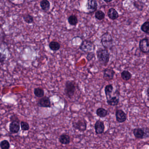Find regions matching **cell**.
I'll list each match as a JSON object with an SVG mask.
<instances>
[{
	"label": "cell",
	"mask_w": 149,
	"mask_h": 149,
	"mask_svg": "<svg viewBox=\"0 0 149 149\" xmlns=\"http://www.w3.org/2000/svg\"><path fill=\"white\" fill-rule=\"evenodd\" d=\"M96 55L99 64L103 66H106L110 58L108 50L105 49L99 48L97 50Z\"/></svg>",
	"instance_id": "obj_1"
},
{
	"label": "cell",
	"mask_w": 149,
	"mask_h": 149,
	"mask_svg": "<svg viewBox=\"0 0 149 149\" xmlns=\"http://www.w3.org/2000/svg\"><path fill=\"white\" fill-rule=\"evenodd\" d=\"M78 87L75 81H67L65 83L64 93L66 96L70 99H72L75 94Z\"/></svg>",
	"instance_id": "obj_2"
},
{
	"label": "cell",
	"mask_w": 149,
	"mask_h": 149,
	"mask_svg": "<svg viewBox=\"0 0 149 149\" xmlns=\"http://www.w3.org/2000/svg\"><path fill=\"white\" fill-rule=\"evenodd\" d=\"M113 39L108 32L104 33L101 37V43L105 49L108 50L112 49L114 47Z\"/></svg>",
	"instance_id": "obj_3"
},
{
	"label": "cell",
	"mask_w": 149,
	"mask_h": 149,
	"mask_svg": "<svg viewBox=\"0 0 149 149\" xmlns=\"http://www.w3.org/2000/svg\"><path fill=\"white\" fill-rule=\"evenodd\" d=\"M133 134L135 138L143 139L149 137V128H136L133 130Z\"/></svg>",
	"instance_id": "obj_4"
},
{
	"label": "cell",
	"mask_w": 149,
	"mask_h": 149,
	"mask_svg": "<svg viewBox=\"0 0 149 149\" xmlns=\"http://www.w3.org/2000/svg\"><path fill=\"white\" fill-rule=\"evenodd\" d=\"M94 43L89 40H85L82 42L79 47V49L85 53L94 52L95 49Z\"/></svg>",
	"instance_id": "obj_5"
},
{
	"label": "cell",
	"mask_w": 149,
	"mask_h": 149,
	"mask_svg": "<svg viewBox=\"0 0 149 149\" xmlns=\"http://www.w3.org/2000/svg\"><path fill=\"white\" fill-rule=\"evenodd\" d=\"M73 128L81 132H84L86 130L87 123L84 119H80L77 121H74L72 123Z\"/></svg>",
	"instance_id": "obj_6"
},
{
	"label": "cell",
	"mask_w": 149,
	"mask_h": 149,
	"mask_svg": "<svg viewBox=\"0 0 149 149\" xmlns=\"http://www.w3.org/2000/svg\"><path fill=\"white\" fill-rule=\"evenodd\" d=\"M139 48L141 52L148 54L149 52V39L147 37L141 39L139 42Z\"/></svg>",
	"instance_id": "obj_7"
},
{
	"label": "cell",
	"mask_w": 149,
	"mask_h": 149,
	"mask_svg": "<svg viewBox=\"0 0 149 149\" xmlns=\"http://www.w3.org/2000/svg\"><path fill=\"white\" fill-rule=\"evenodd\" d=\"M98 4L95 0H88L87 2L86 7L88 11L87 14L94 13L97 11Z\"/></svg>",
	"instance_id": "obj_8"
},
{
	"label": "cell",
	"mask_w": 149,
	"mask_h": 149,
	"mask_svg": "<svg viewBox=\"0 0 149 149\" xmlns=\"http://www.w3.org/2000/svg\"><path fill=\"white\" fill-rule=\"evenodd\" d=\"M20 129V124L18 119L12 120L9 125L10 132L12 133H17Z\"/></svg>",
	"instance_id": "obj_9"
},
{
	"label": "cell",
	"mask_w": 149,
	"mask_h": 149,
	"mask_svg": "<svg viewBox=\"0 0 149 149\" xmlns=\"http://www.w3.org/2000/svg\"><path fill=\"white\" fill-rule=\"evenodd\" d=\"M103 79L107 81H109L113 79L115 75V71L112 68H106L103 71Z\"/></svg>",
	"instance_id": "obj_10"
},
{
	"label": "cell",
	"mask_w": 149,
	"mask_h": 149,
	"mask_svg": "<svg viewBox=\"0 0 149 149\" xmlns=\"http://www.w3.org/2000/svg\"><path fill=\"white\" fill-rule=\"evenodd\" d=\"M37 106L42 108L51 107V103L50 98L47 96L41 98L38 102Z\"/></svg>",
	"instance_id": "obj_11"
},
{
	"label": "cell",
	"mask_w": 149,
	"mask_h": 149,
	"mask_svg": "<svg viewBox=\"0 0 149 149\" xmlns=\"http://www.w3.org/2000/svg\"><path fill=\"white\" fill-rule=\"evenodd\" d=\"M105 129L104 122L100 120H97L96 122L95 125V129L96 134L100 135L103 133Z\"/></svg>",
	"instance_id": "obj_12"
},
{
	"label": "cell",
	"mask_w": 149,
	"mask_h": 149,
	"mask_svg": "<svg viewBox=\"0 0 149 149\" xmlns=\"http://www.w3.org/2000/svg\"><path fill=\"white\" fill-rule=\"evenodd\" d=\"M116 120L119 123H123L127 120L126 114L122 109H117L116 112Z\"/></svg>",
	"instance_id": "obj_13"
},
{
	"label": "cell",
	"mask_w": 149,
	"mask_h": 149,
	"mask_svg": "<svg viewBox=\"0 0 149 149\" xmlns=\"http://www.w3.org/2000/svg\"><path fill=\"white\" fill-rule=\"evenodd\" d=\"M107 16L109 19L112 20H116L119 17V14L117 11L113 7H111L108 9Z\"/></svg>",
	"instance_id": "obj_14"
},
{
	"label": "cell",
	"mask_w": 149,
	"mask_h": 149,
	"mask_svg": "<svg viewBox=\"0 0 149 149\" xmlns=\"http://www.w3.org/2000/svg\"><path fill=\"white\" fill-rule=\"evenodd\" d=\"M59 141L62 144H69L70 142V136L67 134H62L59 137Z\"/></svg>",
	"instance_id": "obj_15"
},
{
	"label": "cell",
	"mask_w": 149,
	"mask_h": 149,
	"mask_svg": "<svg viewBox=\"0 0 149 149\" xmlns=\"http://www.w3.org/2000/svg\"><path fill=\"white\" fill-rule=\"evenodd\" d=\"M39 5L41 9L44 12H48L51 6L50 2L48 0H42L40 1Z\"/></svg>",
	"instance_id": "obj_16"
},
{
	"label": "cell",
	"mask_w": 149,
	"mask_h": 149,
	"mask_svg": "<svg viewBox=\"0 0 149 149\" xmlns=\"http://www.w3.org/2000/svg\"><path fill=\"white\" fill-rule=\"evenodd\" d=\"M119 99L117 96H112L108 100H107V103L109 106H116L119 103Z\"/></svg>",
	"instance_id": "obj_17"
},
{
	"label": "cell",
	"mask_w": 149,
	"mask_h": 149,
	"mask_svg": "<svg viewBox=\"0 0 149 149\" xmlns=\"http://www.w3.org/2000/svg\"><path fill=\"white\" fill-rule=\"evenodd\" d=\"M49 47L50 50L53 51H57L60 48V44L56 41H51L49 44Z\"/></svg>",
	"instance_id": "obj_18"
},
{
	"label": "cell",
	"mask_w": 149,
	"mask_h": 149,
	"mask_svg": "<svg viewBox=\"0 0 149 149\" xmlns=\"http://www.w3.org/2000/svg\"><path fill=\"white\" fill-rule=\"evenodd\" d=\"M114 87L112 85H108L106 86L105 88V92L107 100L112 97L111 94L113 91Z\"/></svg>",
	"instance_id": "obj_19"
},
{
	"label": "cell",
	"mask_w": 149,
	"mask_h": 149,
	"mask_svg": "<svg viewBox=\"0 0 149 149\" xmlns=\"http://www.w3.org/2000/svg\"><path fill=\"white\" fill-rule=\"evenodd\" d=\"M96 113L98 117L101 118H102L106 117L107 116L108 112L107 110H106L104 108H99L97 109Z\"/></svg>",
	"instance_id": "obj_20"
},
{
	"label": "cell",
	"mask_w": 149,
	"mask_h": 149,
	"mask_svg": "<svg viewBox=\"0 0 149 149\" xmlns=\"http://www.w3.org/2000/svg\"><path fill=\"white\" fill-rule=\"evenodd\" d=\"M121 77L124 81H128L132 78V74L128 70H124L121 73Z\"/></svg>",
	"instance_id": "obj_21"
},
{
	"label": "cell",
	"mask_w": 149,
	"mask_h": 149,
	"mask_svg": "<svg viewBox=\"0 0 149 149\" xmlns=\"http://www.w3.org/2000/svg\"><path fill=\"white\" fill-rule=\"evenodd\" d=\"M34 94L37 97L41 98L45 95V91L41 87H37L34 90Z\"/></svg>",
	"instance_id": "obj_22"
},
{
	"label": "cell",
	"mask_w": 149,
	"mask_h": 149,
	"mask_svg": "<svg viewBox=\"0 0 149 149\" xmlns=\"http://www.w3.org/2000/svg\"><path fill=\"white\" fill-rule=\"evenodd\" d=\"M68 22L72 26H76L78 22V18L75 15H72L70 16L67 19Z\"/></svg>",
	"instance_id": "obj_23"
},
{
	"label": "cell",
	"mask_w": 149,
	"mask_h": 149,
	"mask_svg": "<svg viewBox=\"0 0 149 149\" xmlns=\"http://www.w3.org/2000/svg\"><path fill=\"white\" fill-rule=\"evenodd\" d=\"M24 22L28 24H33L34 22L33 17L29 14H26L22 16Z\"/></svg>",
	"instance_id": "obj_24"
},
{
	"label": "cell",
	"mask_w": 149,
	"mask_h": 149,
	"mask_svg": "<svg viewBox=\"0 0 149 149\" xmlns=\"http://www.w3.org/2000/svg\"><path fill=\"white\" fill-rule=\"evenodd\" d=\"M133 5L135 8L140 11H143L145 6L144 3L141 1H134L133 3Z\"/></svg>",
	"instance_id": "obj_25"
},
{
	"label": "cell",
	"mask_w": 149,
	"mask_h": 149,
	"mask_svg": "<svg viewBox=\"0 0 149 149\" xmlns=\"http://www.w3.org/2000/svg\"><path fill=\"white\" fill-rule=\"evenodd\" d=\"M95 16L97 19L101 21L105 18V14L102 10H98L95 13Z\"/></svg>",
	"instance_id": "obj_26"
},
{
	"label": "cell",
	"mask_w": 149,
	"mask_h": 149,
	"mask_svg": "<svg viewBox=\"0 0 149 149\" xmlns=\"http://www.w3.org/2000/svg\"><path fill=\"white\" fill-rule=\"evenodd\" d=\"M141 31L145 33L149 34V22L148 21L145 22L141 26Z\"/></svg>",
	"instance_id": "obj_27"
},
{
	"label": "cell",
	"mask_w": 149,
	"mask_h": 149,
	"mask_svg": "<svg viewBox=\"0 0 149 149\" xmlns=\"http://www.w3.org/2000/svg\"><path fill=\"white\" fill-rule=\"evenodd\" d=\"M10 144L9 141L6 140H4L0 142V148L1 149H9Z\"/></svg>",
	"instance_id": "obj_28"
},
{
	"label": "cell",
	"mask_w": 149,
	"mask_h": 149,
	"mask_svg": "<svg viewBox=\"0 0 149 149\" xmlns=\"http://www.w3.org/2000/svg\"><path fill=\"white\" fill-rule=\"evenodd\" d=\"M20 124L21 129L23 131H28L30 129L29 124L26 122L21 121Z\"/></svg>",
	"instance_id": "obj_29"
},
{
	"label": "cell",
	"mask_w": 149,
	"mask_h": 149,
	"mask_svg": "<svg viewBox=\"0 0 149 149\" xmlns=\"http://www.w3.org/2000/svg\"><path fill=\"white\" fill-rule=\"evenodd\" d=\"M6 60V56L5 54L0 53V64H3Z\"/></svg>",
	"instance_id": "obj_30"
},
{
	"label": "cell",
	"mask_w": 149,
	"mask_h": 149,
	"mask_svg": "<svg viewBox=\"0 0 149 149\" xmlns=\"http://www.w3.org/2000/svg\"><path fill=\"white\" fill-rule=\"evenodd\" d=\"M95 54L94 52H90L87 54V56H86V59L88 61H91L93 57H95Z\"/></svg>",
	"instance_id": "obj_31"
},
{
	"label": "cell",
	"mask_w": 149,
	"mask_h": 149,
	"mask_svg": "<svg viewBox=\"0 0 149 149\" xmlns=\"http://www.w3.org/2000/svg\"><path fill=\"white\" fill-rule=\"evenodd\" d=\"M104 1H105V2H106V3H109V2H112V0H109V1H107V0H104Z\"/></svg>",
	"instance_id": "obj_32"
},
{
	"label": "cell",
	"mask_w": 149,
	"mask_h": 149,
	"mask_svg": "<svg viewBox=\"0 0 149 149\" xmlns=\"http://www.w3.org/2000/svg\"><path fill=\"white\" fill-rule=\"evenodd\" d=\"M146 93H147V97H149V88H147V91H146Z\"/></svg>",
	"instance_id": "obj_33"
},
{
	"label": "cell",
	"mask_w": 149,
	"mask_h": 149,
	"mask_svg": "<svg viewBox=\"0 0 149 149\" xmlns=\"http://www.w3.org/2000/svg\"><path fill=\"white\" fill-rule=\"evenodd\" d=\"M79 149L78 148H76V147H73V148H70V149Z\"/></svg>",
	"instance_id": "obj_34"
},
{
	"label": "cell",
	"mask_w": 149,
	"mask_h": 149,
	"mask_svg": "<svg viewBox=\"0 0 149 149\" xmlns=\"http://www.w3.org/2000/svg\"><path fill=\"white\" fill-rule=\"evenodd\" d=\"M1 86H0V92H1Z\"/></svg>",
	"instance_id": "obj_35"
},
{
	"label": "cell",
	"mask_w": 149,
	"mask_h": 149,
	"mask_svg": "<svg viewBox=\"0 0 149 149\" xmlns=\"http://www.w3.org/2000/svg\"><path fill=\"white\" fill-rule=\"evenodd\" d=\"M37 149H42L41 148H37Z\"/></svg>",
	"instance_id": "obj_36"
}]
</instances>
